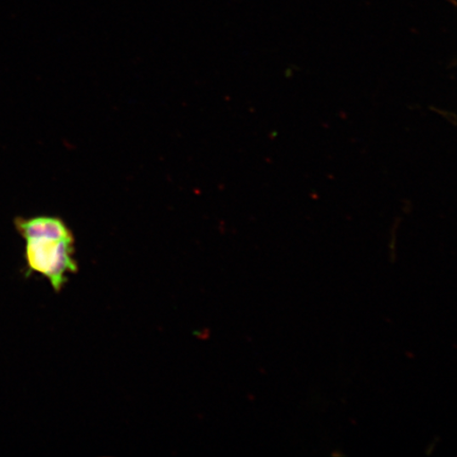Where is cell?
I'll return each mask as SVG.
<instances>
[{"label": "cell", "instance_id": "6da1fadb", "mask_svg": "<svg viewBox=\"0 0 457 457\" xmlns=\"http://www.w3.org/2000/svg\"><path fill=\"white\" fill-rule=\"evenodd\" d=\"M74 238L39 237L26 239L24 259L25 277L42 274L49 279L55 293L67 282V273L78 271L73 259Z\"/></svg>", "mask_w": 457, "mask_h": 457}, {"label": "cell", "instance_id": "7a4b0ae2", "mask_svg": "<svg viewBox=\"0 0 457 457\" xmlns=\"http://www.w3.org/2000/svg\"><path fill=\"white\" fill-rule=\"evenodd\" d=\"M16 231L25 239L39 237L73 238L72 232L64 221L53 216H36L30 219L17 217Z\"/></svg>", "mask_w": 457, "mask_h": 457}]
</instances>
